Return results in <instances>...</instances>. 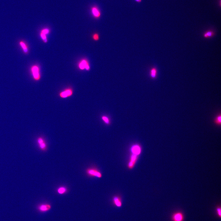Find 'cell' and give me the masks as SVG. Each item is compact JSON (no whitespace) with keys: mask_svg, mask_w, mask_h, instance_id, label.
Listing matches in <instances>:
<instances>
[{"mask_svg":"<svg viewBox=\"0 0 221 221\" xmlns=\"http://www.w3.org/2000/svg\"><path fill=\"white\" fill-rule=\"evenodd\" d=\"M214 35V32L213 31L211 30H208L204 33V34L203 36L204 38H208L213 36Z\"/></svg>","mask_w":221,"mask_h":221,"instance_id":"cell-15","label":"cell"},{"mask_svg":"<svg viewBox=\"0 0 221 221\" xmlns=\"http://www.w3.org/2000/svg\"><path fill=\"white\" fill-rule=\"evenodd\" d=\"M91 13L93 17L96 18H98L100 17L101 12L98 8L96 6H94L91 8Z\"/></svg>","mask_w":221,"mask_h":221,"instance_id":"cell-7","label":"cell"},{"mask_svg":"<svg viewBox=\"0 0 221 221\" xmlns=\"http://www.w3.org/2000/svg\"><path fill=\"white\" fill-rule=\"evenodd\" d=\"M102 118L103 121L107 124H108L109 123V121L108 119L106 117L104 116V117H102Z\"/></svg>","mask_w":221,"mask_h":221,"instance_id":"cell-20","label":"cell"},{"mask_svg":"<svg viewBox=\"0 0 221 221\" xmlns=\"http://www.w3.org/2000/svg\"><path fill=\"white\" fill-rule=\"evenodd\" d=\"M86 174L88 176L95 177L100 178L102 177L101 173L98 169L94 168H88L86 170Z\"/></svg>","mask_w":221,"mask_h":221,"instance_id":"cell-1","label":"cell"},{"mask_svg":"<svg viewBox=\"0 0 221 221\" xmlns=\"http://www.w3.org/2000/svg\"><path fill=\"white\" fill-rule=\"evenodd\" d=\"M184 219L183 214L181 212L175 213L173 215L172 220L173 221H183Z\"/></svg>","mask_w":221,"mask_h":221,"instance_id":"cell-6","label":"cell"},{"mask_svg":"<svg viewBox=\"0 0 221 221\" xmlns=\"http://www.w3.org/2000/svg\"><path fill=\"white\" fill-rule=\"evenodd\" d=\"M38 142L41 150L43 151L46 150L47 148V145L43 139L42 137H39L38 139Z\"/></svg>","mask_w":221,"mask_h":221,"instance_id":"cell-9","label":"cell"},{"mask_svg":"<svg viewBox=\"0 0 221 221\" xmlns=\"http://www.w3.org/2000/svg\"><path fill=\"white\" fill-rule=\"evenodd\" d=\"M51 206L49 204H42L39 206L38 209L40 212H46L49 211L51 208Z\"/></svg>","mask_w":221,"mask_h":221,"instance_id":"cell-8","label":"cell"},{"mask_svg":"<svg viewBox=\"0 0 221 221\" xmlns=\"http://www.w3.org/2000/svg\"><path fill=\"white\" fill-rule=\"evenodd\" d=\"M32 74L34 79L36 81H39L40 79V68L38 66L34 65L32 66L31 68Z\"/></svg>","mask_w":221,"mask_h":221,"instance_id":"cell-2","label":"cell"},{"mask_svg":"<svg viewBox=\"0 0 221 221\" xmlns=\"http://www.w3.org/2000/svg\"><path fill=\"white\" fill-rule=\"evenodd\" d=\"M67 192V189L65 187H60L57 190V192L60 195H64Z\"/></svg>","mask_w":221,"mask_h":221,"instance_id":"cell-16","label":"cell"},{"mask_svg":"<svg viewBox=\"0 0 221 221\" xmlns=\"http://www.w3.org/2000/svg\"><path fill=\"white\" fill-rule=\"evenodd\" d=\"M78 67L82 70L85 69L88 71L90 69L89 63L86 59H83L80 61L78 64Z\"/></svg>","mask_w":221,"mask_h":221,"instance_id":"cell-4","label":"cell"},{"mask_svg":"<svg viewBox=\"0 0 221 221\" xmlns=\"http://www.w3.org/2000/svg\"><path fill=\"white\" fill-rule=\"evenodd\" d=\"M157 70L156 68H153L151 69L150 72V75L151 77L153 78H155L157 76Z\"/></svg>","mask_w":221,"mask_h":221,"instance_id":"cell-17","label":"cell"},{"mask_svg":"<svg viewBox=\"0 0 221 221\" xmlns=\"http://www.w3.org/2000/svg\"><path fill=\"white\" fill-rule=\"evenodd\" d=\"M19 45L22 48L24 52L26 54L27 53L28 51V47L25 42L21 41L19 42Z\"/></svg>","mask_w":221,"mask_h":221,"instance_id":"cell-13","label":"cell"},{"mask_svg":"<svg viewBox=\"0 0 221 221\" xmlns=\"http://www.w3.org/2000/svg\"><path fill=\"white\" fill-rule=\"evenodd\" d=\"M92 38L95 41H97L99 39V36L98 34L95 33L92 36Z\"/></svg>","mask_w":221,"mask_h":221,"instance_id":"cell-18","label":"cell"},{"mask_svg":"<svg viewBox=\"0 0 221 221\" xmlns=\"http://www.w3.org/2000/svg\"><path fill=\"white\" fill-rule=\"evenodd\" d=\"M113 203L115 206L118 208L122 206V202L121 198L118 196H115L113 199Z\"/></svg>","mask_w":221,"mask_h":221,"instance_id":"cell-12","label":"cell"},{"mask_svg":"<svg viewBox=\"0 0 221 221\" xmlns=\"http://www.w3.org/2000/svg\"><path fill=\"white\" fill-rule=\"evenodd\" d=\"M214 123L216 125L220 126L221 124V115L219 114L215 117L214 120Z\"/></svg>","mask_w":221,"mask_h":221,"instance_id":"cell-14","label":"cell"},{"mask_svg":"<svg viewBox=\"0 0 221 221\" xmlns=\"http://www.w3.org/2000/svg\"><path fill=\"white\" fill-rule=\"evenodd\" d=\"M217 213L219 217L221 218V208L220 207H218L217 208Z\"/></svg>","mask_w":221,"mask_h":221,"instance_id":"cell-19","label":"cell"},{"mask_svg":"<svg viewBox=\"0 0 221 221\" xmlns=\"http://www.w3.org/2000/svg\"><path fill=\"white\" fill-rule=\"evenodd\" d=\"M138 155H134V154H132L131 156H130V161H129V163H128V167L130 169H132L134 167L135 165L136 162L138 159Z\"/></svg>","mask_w":221,"mask_h":221,"instance_id":"cell-5","label":"cell"},{"mask_svg":"<svg viewBox=\"0 0 221 221\" xmlns=\"http://www.w3.org/2000/svg\"><path fill=\"white\" fill-rule=\"evenodd\" d=\"M73 91L71 88H67L61 91L59 94V96L61 98H65L71 96Z\"/></svg>","mask_w":221,"mask_h":221,"instance_id":"cell-3","label":"cell"},{"mask_svg":"<svg viewBox=\"0 0 221 221\" xmlns=\"http://www.w3.org/2000/svg\"><path fill=\"white\" fill-rule=\"evenodd\" d=\"M131 152L132 154L139 156L141 153V148L139 145H134L131 147Z\"/></svg>","mask_w":221,"mask_h":221,"instance_id":"cell-11","label":"cell"},{"mask_svg":"<svg viewBox=\"0 0 221 221\" xmlns=\"http://www.w3.org/2000/svg\"><path fill=\"white\" fill-rule=\"evenodd\" d=\"M134 0L138 3H141L142 2V0Z\"/></svg>","mask_w":221,"mask_h":221,"instance_id":"cell-21","label":"cell"},{"mask_svg":"<svg viewBox=\"0 0 221 221\" xmlns=\"http://www.w3.org/2000/svg\"><path fill=\"white\" fill-rule=\"evenodd\" d=\"M50 32V30L47 28H44L42 30L40 33V36L41 38L43 41L44 43H47V35H48Z\"/></svg>","mask_w":221,"mask_h":221,"instance_id":"cell-10","label":"cell"}]
</instances>
